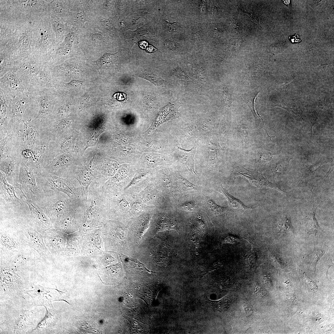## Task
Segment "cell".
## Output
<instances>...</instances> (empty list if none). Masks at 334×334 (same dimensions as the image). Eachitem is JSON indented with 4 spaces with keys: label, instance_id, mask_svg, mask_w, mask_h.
I'll return each mask as SVG.
<instances>
[{
    "label": "cell",
    "instance_id": "1",
    "mask_svg": "<svg viewBox=\"0 0 334 334\" xmlns=\"http://www.w3.org/2000/svg\"><path fill=\"white\" fill-rule=\"evenodd\" d=\"M16 69L31 93L45 88H55L52 72L49 68L28 63L20 64Z\"/></svg>",
    "mask_w": 334,
    "mask_h": 334
},
{
    "label": "cell",
    "instance_id": "2",
    "mask_svg": "<svg viewBox=\"0 0 334 334\" xmlns=\"http://www.w3.org/2000/svg\"><path fill=\"white\" fill-rule=\"evenodd\" d=\"M22 193L7 181L5 174L0 171L1 212L10 214L26 213L29 210Z\"/></svg>",
    "mask_w": 334,
    "mask_h": 334
},
{
    "label": "cell",
    "instance_id": "3",
    "mask_svg": "<svg viewBox=\"0 0 334 334\" xmlns=\"http://www.w3.org/2000/svg\"><path fill=\"white\" fill-rule=\"evenodd\" d=\"M45 192L46 198L41 207L54 221H58L73 209L86 204L82 200L70 199L62 192L52 190Z\"/></svg>",
    "mask_w": 334,
    "mask_h": 334
},
{
    "label": "cell",
    "instance_id": "4",
    "mask_svg": "<svg viewBox=\"0 0 334 334\" xmlns=\"http://www.w3.org/2000/svg\"><path fill=\"white\" fill-rule=\"evenodd\" d=\"M15 187L20 190L25 199L31 200L40 206L45 199L46 192L38 184L33 171L22 163Z\"/></svg>",
    "mask_w": 334,
    "mask_h": 334
},
{
    "label": "cell",
    "instance_id": "5",
    "mask_svg": "<svg viewBox=\"0 0 334 334\" xmlns=\"http://www.w3.org/2000/svg\"><path fill=\"white\" fill-rule=\"evenodd\" d=\"M35 174L38 184L44 191L62 192L70 199L83 200L80 187H76L67 178L60 177L44 171Z\"/></svg>",
    "mask_w": 334,
    "mask_h": 334
},
{
    "label": "cell",
    "instance_id": "6",
    "mask_svg": "<svg viewBox=\"0 0 334 334\" xmlns=\"http://www.w3.org/2000/svg\"><path fill=\"white\" fill-rule=\"evenodd\" d=\"M19 137V147L32 148L50 140L46 135L41 123L34 118L24 119L17 132Z\"/></svg>",
    "mask_w": 334,
    "mask_h": 334
},
{
    "label": "cell",
    "instance_id": "7",
    "mask_svg": "<svg viewBox=\"0 0 334 334\" xmlns=\"http://www.w3.org/2000/svg\"><path fill=\"white\" fill-rule=\"evenodd\" d=\"M49 143L39 144L32 148L19 147V152L21 163L32 169L35 174L41 173L51 160L48 148Z\"/></svg>",
    "mask_w": 334,
    "mask_h": 334
},
{
    "label": "cell",
    "instance_id": "8",
    "mask_svg": "<svg viewBox=\"0 0 334 334\" xmlns=\"http://www.w3.org/2000/svg\"><path fill=\"white\" fill-rule=\"evenodd\" d=\"M54 88H45L31 93L38 107L37 113L34 118L41 124L48 121L55 109Z\"/></svg>",
    "mask_w": 334,
    "mask_h": 334
},
{
    "label": "cell",
    "instance_id": "9",
    "mask_svg": "<svg viewBox=\"0 0 334 334\" xmlns=\"http://www.w3.org/2000/svg\"><path fill=\"white\" fill-rule=\"evenodd\" d=\"M0 90L10 98L31 93L16 69L10 70L0 77Z\"/></svg>",
    "mask_w": 334,
    "mask_h": 334
},
{
    "label": "cell",
    "instance_id": "10",
    "mask_svg": "<svg viewBox=\"0 0 334 334\" xmlns=\"http://www.w3.org/2000/svg\"><path fill=\"white\" fill-rule=\"evenodd\" d=\"M11 116L10 124L11 131L17 132L24 120V115L27 109L36 104L31 93L10 98Z\"/></svg>",
    "mask_w": 334,
    "mask_h": 334
},
{
    "label": "cell",
    "instance_id": "11",
    "mask_svg": "<svg viewBox=\"0 0 334 334\" xmlns=\"http://www.w3.org/2000/svg\"><path fill=\"white\" fill-rule=\"evenodd\" d=\"M75 165L74 160L71 155L63 153L49 161L43 171L60 177L70 178L75 170Z\"/></svg>",
    "mask_w": 334,
    "mask_h": 334
},
{
    "label": "cell",
    "instance_id": "12",
    "mask_svg": "<svg viewBox=\"0 0 334 334\" xmlns=\"http://www.w3.org/2000/svg\"><path fill=\"white\" fill-rule=\"evenodd\" d=\"M21 163L19 154L0 159V170L5 175L7 182L15 187L18 180Z\"/></svg>",
    "mask_w": 334,
    "mask_h": 334
},
{
    "label": "cell",
    "instance_id": "13",
    "mask_svg": "<svg viewBox=\"0 0 334 334\" xmlns=\"http://www.w3.org/2000/svg\"><path fill=\"white\" fill-rule=\"evenodd\" d=\"M19 147L17 132L10 131L0 133V159L16 154Z\"/></svg>",
    "mask_w": 334,
    "mask_h": 334
},
{
    "label": "cell",
    "instance_id": "14",
    "mask_svg": "<svg viewBox=\"0 0 334 334\" xmlns=\"http://www.w3.org/2000/svg\"><path fill=\"white\" fill-rule=\"evenodd\" d=\"M235 173L246 178L251 184L259 188H271L285 193L277 184L269 182L259 172L247 170L242 166H238L235 169Z\"/></svg>",
    "mask_w": 334,
    "mask_h": 334
},
{
    "label": "cell",
    "instance_id": "15",
    "mask_svg": "<svg viewBox=\"0 0 334 334\" xmlns=\"http://www.w3.org/2000/svg\"><path fill=\"white\" fill-rule=\"evenodd\" d=\"M11 116L10 98L0 90V133L11 131Z\"/></svg>",
    "mask_w": 334,
    "mask_h": 334
},
{
    "label": "cell",
    "instance_id": "16",
    "mask_svg": "<svg viewBox=\"0 0 334 334\" xmlns=\"http://www.w3.org/2000/svg\"><path fill=\"white\" fill-rule=\"evenodd\" d=\"M31 213V216L34 222L37 225L46 226L49 225V220L45 215L43 209L31 200L25 199Z\"/></svg>",
    "mask_w": 334,
    "mask_h": 334
},
{
    "label": "cell",
    "instance_id": "17",
    "mask_svg": "<svg viewBox=\"0 0 334 334\" xmlns=\"http://www.w3.org/2000/svg\"><path fill=\"white\" fill-rule=\"evenodd\" d=\"M194 146L189 150H185L180 147L178 148L179 157L181 161L192 173H195L194 169V156L195 152Z\"/></svg>",
    "mask_w": 334,
    "mask_h": 334
},
{
    "label": "cell",
    "instance_id": "18",
    "mask_svg": "<svg viewBox=\"0 0 334 334\" xmlns=\"http://www.w3.org/2000/svg\"><path fill=\"white\" fill-rule=\"evenodd\" d=\"M259 92L257 91H251L245 93L242 96L243 101L247 105L252 113L257 127L259 126V117L262 119L264 125L263 119L260 116L257 114L254 108L255 99Z\"/></svg>",
    "mask_w": 334,
    "mask_h": 334
},
{
    "label": "cell",
    "instance_id": "19",
    "mask_svg": "<svg viewBox=\"0 0 334 334\" xmlns=\"http://www.w3.org/2000/svg\"><path fill=\"white\" fill-rule=\"evenodd\" d=\"M221 191L227 199L229 207L233 209L242 210L252 208L246 206L240 200L229 194L222 186L221 188Z\"/></svg>",
    "mask_w": 334,
    "mask_h": 334
},
{
    "label": "cell",
    "instance_id": "20",
    "mask_svg": "<svg viewBox=\"0 0 334 334\" xmlns=\"http://www.w3.org/2000/svg\"><path fill=\"white\" fill-rule=\"evenodd\" d=\"M277 227L281 232H290L294 236L293 227L290 219L287 217H285L281 219L278 224Z\"/></svg>",
    "mask_w": 334,
    "mask_h": 334
},
{
    "label": "cell",
    "instance_id": "21",
    "mask_svg": "<svg viewBox=\"0 0 334 334\" xmlns=\"http://www.w3.org/2000/svg\"><path fill=\"white\" fill-rule=\"evenodd\" d=\"M230 300L225 297L218 301L212 302L214 309L220 312H224L227 310L230 306Z\"/></svg>",
    "mask_w": 334,
    "mask_h": 334
},
{
    "label": "cell",
    "instance_id": "22",
    "mask_svg": "<svg viewBox=\"0 0 334 334\" xmlns=\"http://www.w3.org/2000/svg\"><path fill=\"white\" fill-rule=\"evenodd\" d=\"M245 260L248 265L250 267L255 266L257 259L256 253L252 248L251 250L245 257Z\"/></svg>",
    "mask_w": 334,
    "mask_h": 334
},
{
    "label": "cell",
    "instance_id": "23",
    "mask_svg": "<svg viewBox=\"0 0 334 334\" xmlns=\"http://www.w3.org/2000/svg\"><path fill=\"white\" fill-rule=\"evenodd\" d=\"M116 58V53L105 54L97 62L100 65H107L112 63Z\"/></svg>",
    "mask_w": 334,
    "mask_h": 334
},
{
    "label": "cell",
    "instance_id": "24",
    "mask_svg": "<svg viewBox=\"0 0 334 334\" xmlns=\"http://www.w3.org/2000/svg\"><path fill=\"white\" fill-rule=\"evenodd\" d=\"M123 256L124 261L126 263H128V264L129 265L133 266H134V267L135 266L137 268H141L142 270L144 269L145 270L150 272L148 270L144 267V266L143 264L136 259L130 258L125 256Z\"/></svg>",
    "mask_w": 334,
    "mask_h": 334
},
{
    "label": "cell",
    "instance_id": "25",
    "mask_svg": "<svg viewBox=\"0 0 334 334\" xmlns=\"http://www.w3.org/2000/svg\"><path fill=\"white\" fill-rule=\"evenodd\" d=\"M208 205L212 212L216 214H219L223 212L225 208L217 205L213 200H209L208 201Z\"/></svg>",
    "mask_w": 334,
    "mask_h": 334
},
{
    "label": "cell",
    "instance_id": "26",
    "mask_svg": "<svg viewBox=\"0 0 334 334\" xmlns=\"http://www.w3.org/2000/svg\"><path fill=\"white\" fill-rule=\"evenodd\" d=\"M240 241L239 238L236 236L232 234L227 235L223 241V242L231 244H236Z\"/></svg>",
    "mask_w": 334,
    "mask_h": 334
},
{
    "label": "cell",
    "instance_id": "27",
    "mask_svg": "<svg viewBox=\"0 0 334 334\" xmlns=\"http://www.w3.org/2000/svg\"><path fill=\"white\" fill-rule=\"evenodd\" d=\"M179 178L181 184L184 186V187L186 188L188 190H196V186L195 185L192 184L180 175Z\"/></svg>",
    "mask_w": 334,
    "mask_h": 334
},
{
    "label": "cell",
    "instance_id": "28",
    "mask_svg": "<svg viewBox=\"0 0 334 334\" xmlns=\"http://www.w3.org/2000/svg\"><path fill=\"white\" fill-rule=\"evenodd\" d=\"M65 86L67 88H73L79 87L82 85L83 82L77 80H73L69 82H63Z\"/></svg>",
    "mask_w": 334,
    "mask_h": 334
},
{
    "label": "cell",
    "instance_id": "29",
    "mask_svg": "<svg viewBox=\"0 0 334 334\" xmlns=\"http://www.w3.org/2000/svg\"><path fill=\"white\" fill-rule=\"evenodd\" d=\"M324 253L322 250H317L313 253L311 258L312 260L314 263L315 268L318 261L324 255Z\"/></svg>",
    "mask_w": 334,
    "mask_h": 334
},
{
    "label": "cell",
    "instance_id": "30",
    "mask_svg": "<svg viewBox=\"0 0 334 334\" xmlns=\"http://www.w3.org/2000/svg\"><path fill=\"white\" fill-rule=\"evenodd\" d=\"M296 34L295 35L291 36L289 37L290 41L292 43H299L302 40L299 39L298 35Z\"/></svg>",
    "mask_w": 334,
    "mask_h": 334
},
{
    "label": "cell",
    "instance_id": "31",
    "mask_svg": "<svg viewBox=\"0 0 334 334\" xmlns=\"http://www.w3.org/2000/svg\"><path fill=\"white\" fill-rule=\"evenodd\" d=\"M244 309L245 313L247 315H250L253 312L252 308L248 304H246L244 306Z\"/></svg>",
    "mask_w": 334,
    "mask_h": 334
},
{
    "label": "cell",
    "instance_id": "32",
    "mask_svg": "<svg viewBox=\"0 0 334 334\" xmlns=\"http://www.w3.org/2000/svg\"><path fill=\"white\" fill-rule=\"evenodd\" d=\"M179 45V44H177L172 41H168L165 44V46L170 49H175Z\"/></svg>",
    "mask_w": 334,
    "mask_h": 334
},
{
    "label": "cell",
    "instance_id": "33",
    "mask_svg": "<svg viewBox=\"0 0 334 334\" xmlns=\"http://www.w3.org/2000/svg\"><path fill=\"white\" fill-rule=\"evenodd\" d=\"M238 23H237L236 22H235L234 23H233V28H236L235 29L238 28H239V27H240V25H239V24H237Z\"/></svg>",
    "mask_w": 334,
    "mask_h": 334
}]
</instances>
